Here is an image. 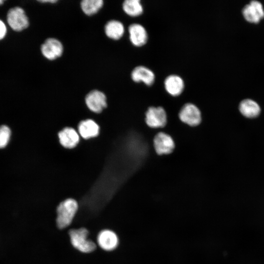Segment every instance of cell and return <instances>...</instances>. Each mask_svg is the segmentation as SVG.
<instances>
[{"label": "cell", "mask_w": 264, "mask_h": 264, "mask_svg": "<svg viewBox=\"0 0 264 264\" xmlns=\"http://www.w3.org/2000/svg\"><path fill=\"white\" fill-rule=\"evenodd\" d=\"M7 33V28L4 22L0 20V40L3 39Z\"/></svg>", "instance_id": "cell-21"}, {"label": "cell", "mask_w": 264, "mask_h": 264, "mask_svg": "<svg viewBox=\"0 0 264 264\" xmlns=\"http://www.w3.org/2000/svg\"><path fill=\"white\" fill-rule=\"evenodd\" d=\"M78 208L77 202L74 199L68 198L60 203L57 209V225L63 229L69 225Z\"/></svg>", "instance_id": "cell-1"}, {"label": "cell", "mask_w": 264, "mask_h": 264, "mask_svg": "<svg viewBox=\"0 0 264 264\" xmlns=\"http://www.w3.org/2000/svg\"><path fill=\"white\" fill-rule=\"evenodd\" d=\"M154 146L157 154H167L172 152L175 148V143L170 135L161 132L155 136Z\"/></svg>", "instance_id": "cell-9"}, {"label": "cell", "mask_w": 264, "mask_h": 264, "mask_svg": "<svg viewBox=\"0 0 264 264\" xmlns=\"http://www.w3.org/2000/svg\"><path fill=\"white\" fill-rule=\"evenodd\" d=\"M98 125L91 119L81 121L78 127L79 134L85 139L96 136L99 133Z\"/></svg>", "instance_id": "cell-16"}, {"label": "cell", "mask_w": 264, "mask_h": 264, "mask_svg": "<svg viewBox=\"0 0 264 264\" xmlns=\"http://www.w3.org/2000/svg\"><path fill=\"white\" fill-rule=\"evenodd\" d=\"M179 117L182 122L191 126L198 125L201 120L199 109L192 103H187L182 107Z\"/></svg>", "instance_id": "cell-5"}, {"label": "cell", "mask_w": 264, "mask_h": 264, "mask_svg": "<svg viewBox=\"0 0 264 264\" xmlns=\"http://www.w3.org/2000/svg\"><path fill=\"white\" fill-rule=\"evenodd\" d=\"M4 0H0V5H2L3 2H4Z\"/></svg>", "instance_id": "cell-23"}, {"label": "cell", "mask_w": 264, "mask_h": 264, "mask_svg": "<svg viewBox=\"0 0 264 264\" xmlns=\"http://www.w3.org/2000/svg\"><path fill=\"white\" fill-rule=\"evenodd\" d=\"M11 136L10 128L6 125L0 126V149L4 148L8 143Z\"/></svg>", "instance_id": "cell-20"}, {"label": "cell", "mask_w": 264, "mask_h": 264, "mask_svg": "<svg viewBox=\"0 0 264 264\" xmlns=\"http://www.w3.org/2000/svg\"><path fill=\"white\" fill-rule=\"evenodd\" d=\"M242 14L248 22L257 23L264 18V7L259 1L252 0L243 8Z\"/></svg>", "instance_id": "cell-6"}, {"label": "cell", "mask_w": 264, "mask_h": 264, "mask_svg": "<svg viewBox=\"0 0 264 264\" xmlns=\"http://www.w3.org/2000/svg\"><path fill=\"white\" fill-rule=\"evenodd\" d=\"M102 0H83L81 7L83 12L88 16L96 13L103 6Z\"/></svg>", "instance_id": "cell-19"}, {"label": "cell", "mask_w": 264, "mask_h": 264, "mask_svg": "<svg viewBox=\"0 0 264 264\" xmlns=\"http://www.w3.org/2000/svg\"><path fill=\"white\" fill-rule=\"evenodd\" d=\"M239 110L243 116L248 118H255L261 112L259 105L256 101L250 99L242 100L239 104Z\"/></svg>", "instance_id": "cell-15"}, {"label": "cell", "mask_w": 264, "mask_h": 264, "mask_svg": "<svg viewBox=\"0 0 264 264\" xmlns=\"http://www.w3.org/2000/svg\"><path fill=\"white\" fill-rule=\"evenodd\" d=\"M99 245L104 250L111 251L114 249L118 244V238L116 234L109 230L101 231L97 237Z\"/></svg>", "instance_id": "cell-13"}, {"label": "cell", "mask_w": 264, "mask_h": 264, "mask_svg": "<svg viewBox=\"0 0 264 264\" xmlns=\"http://www.w3.org/2000/svg\"><path fill=\"white\" fill-rule=\"evenodd\" d=\"M88 232L85 228L71 229L69 231L72 245L79 251L83 253H90L96 247V244L87 239Z\"/></svg>", "instance_id": "cell-2"}, {"label": "cell", "mask_w": 264, "mask_h": 264, "mask_svg": "<svg viewBox=\"0 0 264 264\" xmlns=\"http://www.w3.org/2000/svg\"><path fill=\"white\" fill-rule=\"evenodd\" d=\"M85 102L88 108L95 113L101 112L107 106L106 95L98 90L90 91L86 96Z\"/></svg>", "instance_id": "cell-7"}, {"label": "cell", "mask_w": 264, "mask_h": 264, "mask_svg": "<svg viewBox=\"0 0 264 264\" xmlns=\"http://www.w3.org/2000/svg\"><path fill=\"white\" fill-rule=\"evenodd\" d=\"M7 21L10 27L16 31L26 29L29 23L25 11L20 7L12 8L8 11Z\"/></svg>", "instance_id": "cell-3"}, {"label": "cell", "mask_w": 264, "mask_h": 264, "mask_svg": "<svg viewBox=\"0 0 264 264\" xmlns=\"http://www.w3.org/2000/svg\"><path fill=\"white\" fill-rule=\"evenodd\" d=\"M131 78L136 83L143 82L147 86L153 85L155 80L154 72L144 66L135 67L132 71Z\"/></svg>", "instance_id": "cell-11"}, {"label": "cell", "mask_w": 264, "mask_h": 264, "mask_svg": "<svg viewBox=\"0 0 264 264\" xmlns=\"http://www.w3.org/2000/svg\"><path fill=\"white\" fill-rule=\"evenodd\" d=\"M129 38L134 46L140 47L146 44L148 35L145 28L141 24L134 23L129 26Z\"/></svg>", "instance_id": "cell-10"}, {"label": "cell", "mask_w": 264, "mask_h": 264, "mask_svg": "<svg viewBox=\"0 0 264 264\" xmlns=\"http://www.w3.org/2000/svg\"><path fill=\"white\" fill-rule=\"evenodd\" d=\"M147 125L152 128H160L164 127L167 123V114L161 107H151L145 114Z\"/></svg>", "instance_id": "cell-4"}, {"label": "cell", "mask_w": 264, "mask_h": 264, "mask_svg": "<svg viewBox=\"0 0 264 264\" xmlns=\"http://www.w3.org/2000/svg\"><path fill=\"white\" fill-rule=\"evenodd\" d=\"M164 85L166 91L173 96L180 95L184 88V82L183 79L176 74L167 76L164 80Z\"/></svg>", "instance_id": "cell-12"}, {"label": "cell", "mask_w": 264, "mask_h": 264, "mask_svg": "<svg viewBox=\"0 0 264 264\" xmlns=\"http://www.w3.org/2000/svg\"><path fill=\"white\" fill-rule=\"evenodd\" d=\"M122 6L124 11L131 17L138 16L143 12V7L140 0H126Z\"/></svg>", "instance_id": "cell-18"}, {"label": "cell", "mask_w": 264, "mask_h": 264, "mask_svg": "<svg viewBox=\"0 0 264 264\" xmlns=\"http://www.w3.org/2000/svg\"><path fill=\"white\" fill-rule=\"evenodd\" d=\"M39 1L40 2H42V3L48 2V3H53L57 2V0H39Z\"/></svg>", "instance_id": "cell-22"}, {"label": "cell", "mask_w": 264, "mask_h": 264, "mask_svg": "<svg viewBox=\"0 0 264 264\" xmlns=\"http://www.w3.org/2000/svg\"><path fill=\"white\" fill-rule=\"evenodd\" d=\"M105 32L109 38L116 40L123 36L125 28L121 22L117 20H111L106 24Z\"/></svg>", "instance_id": "cell-17"}, {"label": "cell", "mask_w": 264, "mask_h": 264, "mask_svg": "<svg viewBox=\"0 0 264 264\" xmlns=\"http://www.w3.org/2000/svg\"><path fill=\"white\" fill-rule=\"evenodd\" d=\"M41 52L43 56L50 60L60 57L63 52L62 43L55 38L46 39L41 46Z\"/></svg>", "instance_id": "cell-8"}, {"label": "cell", "mask_w": 264, "mask_h": 264, "mask_svg": "<svg viewBox=\"0 0 264 264\" xmlns=\"http://www.w3.org/2000/svg\"><path fill=\"white\" fill-rule=\"evenodd\" d=\"M58 138L61 144L68 149L75 147L80 140L77 132L70 127H66L61 130L58 133Z\"/></svg>", "instance_id": "cell-14"}]
</instances>
